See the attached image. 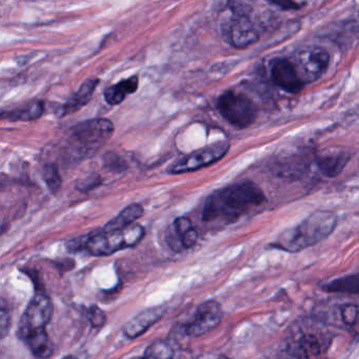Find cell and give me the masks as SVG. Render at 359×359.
Wrapping results in <instances>:
<instances>
[{
	"label": "cell",
	"instance_id": "cell-1",
	"mask_svg": "<svg viewBox=\"0 0 359 359\" xmlns=\"http://www.w3.org/2000/svg\"><path fill=\"white\" fill-rule=\"evenodd\" d=\"M264 201L266 197L262 189L252 182L231 184L208 197L203 205V219L230 224Z\"/></svg>",
	"mask_w": 359,
	"mask_h": 359
},
{
	"label": "cell",
	"instance_id": "cell-2",
	"mask_svg": "<svg viewBox=\"0 0 359 359\" xmlns=\"http://www.w3.org/2000/svg\"><path fill=\"white\" fill-rule=\"evenodd\" d=\"M337 217L330 211H316L302 224L285 231L274 243V249L296 253L325 241L335 230Z\"/></svg>",
	"mask_w": 359,
	"mask_h": 359
},
{
	"label": "cell",
	"instance_id": "cell-3",
	"mask_svg": "<svg viewBox=\"0 0 359 359\" xmlns=\"http://www.w3.org/2000/svg\"><path fill=\"white\" fill-rule=\"evenodd\" d=\"M144 229L140 224H133L129 228L113 232L95 233L71 241L75 250H85L92 256L112 255L121 250L135 247L144 236Z\"/></svg>",
	"mask_w": 359,
	"mask_h": 359
},
{
	"label": "cell",
	"instance_id": "cell-4",
	"mask_svg": "<svg viewBox=\"0 0 359 359\" xmlns=\"http://www.w3.org/2000/svg\"><path fill=\"white\" fill-rule=\"evenodd\" d=\"M230 12L222 22V33L226 43L237 49H243L255 43L259 37L256 22L250 14L249 8L243 4H228Z\"/></svg>",
	"mask_w": 359,
	"mask_h": 359
},
{
	"label": "cell",
	"instance_id": "cell-5",
	"mask_svg": "<svg viewBox=\"0 0 359 359\" xmlns=\"http://www.w3.org/2000/svg\"><path fill=\"white\" fill-rule=\"evenodd\" d=\"M114 133V125L106 118L81 121L71 129L69 142L74 150L83 155L100 150Z\"/></svg>",
	"mask_w": 359,
	"mask_h": 359
},
{
	"label": "cell",
	"instance_id": "cell-6",
	"mask_svg": "<svg viewBox=\"0 0 359 359\" xmlns=\"http://www.w3.org/2000/svg\"><path fill=\"white\" fill-rule=\"evenodd\" d=\"M217 110L224 121L237 129L250 127L256 119V107L247 95L224 92L217 100Z\"/></svg>",
	"mask_w": 359,
	"mask_h": 359
},
{
	"label": "cell",
	"instance_id": "cell-7",
	"mask_svg": "<svg viewBox=\"0 0 359 359\" xmlns=\"http://www.w3.org/2000/svg\"><path fill=\"white\" fill-rule=\"evenodd\" d=\"M229 149H230V144L228 142H216L212 146L199 149V150L194 151L182 158L174 161L168 169V173H189V172L197 171L201 168L209 167L216 161H220L222 157L226 156Z\"/></svg>",
	"mask_w": 359,
	"mask_h": 359
},
{
	"label": "cell",
	"instance_id": "cell-8",
	"mask_svg": "<svg viewBox=\"0 0 359 359\" xmlns=\"http://www.w3.org/2000/svg\"><path fill=\"white\" fill-rule=\"evenodd\" d=\"M52 314L53 306L49 296L43 292H37L29 302L20 319L18 331V337L22 338L29 332L35 330L46 329L51 320Z\"/></svg>",
	"mask_w": 359,
	"mask_h": 359
},
{
	"label": "cell",
	"instance_id": "cell-9",
	"mask_svg": "<svg viewBox=\"0 0 359 359\" xmlns=\"http://www.w3.org/2000/svg\"><path fill=\"white\" fill-rule=\"evenodd\" d=\"M224 318V311L219 302L208 300L195 311L192 319L184 325V335L198 337L215 329Z\"/></svg>",
	"mask_w": 359,
	"mask_h": 359
},
{
	"label": "cell",
	"instance_id": "cell-10",
	"mask_svg": "<svg viewBox=\"0 0 359 359\" xmlns=\"http://www.w3.org/2000/svg\"><path fill=\"white\" fill-rule=\"evenodd\" d=\"M330 55L320 48H309L296 54L295 65L304 83L317 81L329 66Z\"/></svg>",
	"mask_w": 359,
	"mask_h": 359
},
{
	"label": "cell",
	"instance_id": "cell-11",
	"mask_svg": "<svg viewBox=\"0 0 359 359\" xmlns=\"http://www.w3.org/2000/svg\"><path fill=\"white\" fill-rule=\"evenodd\" d=\"M271 76L274 83L287 93H299L306 86L295 65L285 58H277L272 62Z\"/></svg>",
	"mask_w": 359,
	"mask_h": 359
},
{
	"label": "cell",
	"instance_id": "cell-12",
	"mask_svg": "<svg viewBox=\"0 0 359 359\" xmlns=\"http://www.w3.org/2000/svg\"><path fill=\"white\" fill-rule=\"evenodd\" d=\"M323 340L314 333L298 332L290 338L287 350L296 358H309L313 355H318L325 348Z\"/></svg>",
	"mask_w": 359,
	"mask_h": 359
},
{
	"label": "cell",
	"instance_id": "cell-13",
	"mask_svg": "<svg viewBox=\"0 0 359 359\" xmlns=\"http://www.w3.org/2000/svg\"><path fill=\"white\" fill-rule=\"evenodd\" d=\"M163 313H165V309L161 306L142 311L125 325L123 333L130 339L140 337L163 317Z\"/></svg>",
	"mask_w": 359,
	"mask_h": 359
},
{
	"label": "cell",
	"instance_id": "cell-14",
	"mask_svg": "<svg viewBox=\"0 0 359 359\" xmlns=\"http://www.w3.org/2000/svg\"><path fill=\"white\" fill-rule=\"evenodd\" d=\"M100 83L98 79H89L79 87V89L74 94L70 96L66 104L60 108L58 116L64 117L66 115L73 114L81 110L86 104H89Z\"/></svg>",
	"mask_w": 359,
	"mask_h": 359
},
{
	"label": "cell",
	"instance_id": "cell-15",
	"mask_svg": "<svg viewBox=\"0 0 359 359\" xmlns=\"http://www.w3.org/2000/svg\"><path fill=\"white\" fill-rule=\"evenodd\" d=\"M20 339L26 344L31 353L37 358L47 359L53 355V344L46 329L29 332Z\"/></svg>",
	"mask_w": 359,
	"mask_h": 359
},
{
	"label": "cell",
	"instance_id": "cell-16",
	"mask_svg": "<svg viewBox=\"0 0 359 359\" xmlns=\"http://www.w3.org/2000/svg\"><path fill=\"white\" fill-rule=\"evenodd\" d=\"M350 161L348 153L342 151H327L319 155L317 165L323 175L327 177H336L341 173L346 163Z\"/></svg>",
	"mask_w": 359,
	"mask_h": 359
},
{
	"label": "cell",
	"instance_id": "cell-17",
	"mask_svg": "<svg viewBox=\"0 0 359 359\" xmlns=\"http://www.w3.org/2000/svg\"><path fill=\"white\" fill-rule=\"evenodd\" d=\"M140 86L138 76H131L130 79H123L111 87L107 88L104 96L107 104L110 106H117L121 104L130 94L135 93Z\"/></svg>",
	"mask_w": 359,
	"mask_h": 359
},
{
	"label": "cell",
	"instance_id": "cell-18",
	"mask_svg": "<svg viewBox=\"0 0 359 359\" xmlns=\"http://www.w3.org/2000/svg\"><path fill=\"white\" fill-rule=\"evenodd\" d=\"M144 215V208L140 203H132L123 210L116 217L108 222L104 226V232L121 231L135 224V222Z\"/></svg>",
	"mask_w": 359,
	"mask_h": 359
},
{
	"label": "cell",
	"instance_id": "cell-19",
	"mask_svg": "<svg viewBox=\"0 0 359 359\" xmlns=\"http://www.w3.org/2000/svg\"><path fill=\"white\" fill-rule=\"evenodd\" d=\"M323 291L329 292V293L359 295V273L333 279V280L323 285Z\"/></svg>",
	"mask_w": 359,
	"mask_h": 359
},
{
	"label": "cell",
	"instance_id": "cell-20",
	"mask_svg": "<svg viewBox=\"0 0 359 359\" xmlns=\"http://www.w3.org/2000/svg\"><path fill=\"white\" fill-rule=\"evenodd\" d=\"M45 104L43 102H31L20 109L3 113V118L10 121H36L43 115Z\"/></svg>",
	"mask_w": 359,
	"mask_h": 359
},
{
	"label": "cell",
	"instance_id": "cell-21",
	"mask_svg": "<svg viewBox=\"0 0 359 359\" xmlns=\"http://www.w3.org/2000/svg\"><path fill=\"white\" fill-rule=\"evenodd\" d=\"M340 323L350 333L359 336V306L344 304L339 308Z\"/></svg>",
	"mask_w": 359,
	"mask_h": 359
},
{
	"label": "cell",
	"instance_id": "cell-22",
	"mask_svg": "<svg viewBox=\"0 0 359 359\" xmlns=\"http://www.w3.org/2000/svg\"><path fill=\"white\" fill-rule=\"evenodd\" d=\"M144 359H174V350L167 341L157 340L144 351Z\"/></svg>",
	"mask_w": 359,
	"mask_h": 359
},
{
	"label": "cell",
	"instance_id": "cell-23",
	"mask_svg": "<svg viewBox=\"0 0 359 359\" xmlns=\"http://www.w3.org/2000/svg\"><path fill=\"white\" fill-rule=\"evenodd\" d=\"M43 178L52 194L55 195L60 192L62 186V180L57 167L54 163H49L43 167Z\"/></svg>",
	"mask_w": 359,
	"mask_h": 359
},
{
	"label": "cell",
	"instance_id": "cell-24",
	"mask_svg": "<svg viewBox=\"0 0 359 359\" xmlns=\"http://www.w3.org/2000/svg\"><path fill=\"white\" fill-rule=\"evenodd\" d=\"M104 165L109 171L114 172V173H121L128 168L125 159L113 152L106 153L104 155Z\"/></svg>",
	"mask_w": 359,
	"mask_h": 359
},
{
	"label": "cell",
	"instance_id": "cell-25",
	"mask_svg": "<svg viewBox=\"0 0 359 359\" xmlns=\"http://www.w3.org/2000/svg\"><path fill=\"white\" fill-rule=\"evenodd\" d=\"M102 180L98 174L92 173L90 175L86 176L83 180H79L76 182L75 188L79 191V192H90V191L94 190L102 184Z\"/></svg>",
	"mask_w": 359,
	"mask_h": 359
},
{
	"label": "cell",
	"instance_id": "cell-26",
	"mask_svg": "<svg viewBox=\"0 0 359 359\" xmlns=\"http://www.w3.org/2000/svg\"><path fill=\"white\" fill-rule=\"evenodd\" d=\"M86 317L91 323L93 327H102L106 323L107 316L102 309L97 306H91L90 308L86 309Z\"/></svg>",
	"mask_w": 359,
	"mask_h": 359
},
{
	"label": "cell",
	"instance_id": "cell-27",
	"mask_svg": "<svg viewBox=\"0 0 359 359\" xmlns=\"http://www.w3.org/2000/svg\"><path fill=\"white\" fill-rule=\"evenodd\" d=\"M194 228V226L192 224V222H191L189 218L187 217H178L174 220L173 222V230L174 234H175V238L177 239L178 243H180V247H182V243H180V238L184 236L186 233H188L191 229Z\"/></svg>",
	"mask_w": 359,
	"mask_h": 359
},
{
	"label": "cell",
	"instance_id": "cell-28",
	"mask_svg": "<svg viewBox=\"0 0 359 359\" xmlns=\"http://www.w3.org/2000/svg\"><path fill=\"white\" fill-rule=\"evenodd\" d=\"M0 325H1V337L5 338L9 333L10 325H11V314H10L9 308L6 304L5 299L1 302V318H0Z\"/></svg>",
	"mask_w": 359,
	"mask_h": 359
},
{
	"label": "cell",
	"instance_id": "cell-29",
	"mask_svg": "<svg viewBox=\"0 0 359 359\" xmlns=\"http://www.w3.org/2000/svg\"><path fill=\"white\" fill-rule=\"evenodd\" d=\"M197 241H198V232L196 229L193 228L180 238V243L184 249H190L196 245Z\"/></svg>",
	"mask_w": 359,
	"mask_h": 359
},
{
	"label": "cell",
	"instance_id": "cell-30",
	"mask_svg": "<svg viewBox=\"0 0 359 359\" xmlns=\"http://www.w3.org/2000/svg\"><path fill=\"white\" fill-rule=\"evenodd\" d=\"M273 5L279 6V7H285V5L289 6L287 9H300V5L296 3H273Z\"/></svg>",
	"mask_w": 359,
	"mask_h": 359
},
{
	"label": "cell",
	"instance_id": "cell-31",
	"mask_svg": "<svg viewBox=\"0 0 359 359\" xmlns=\"http://www.w3.org/2000/svg\"><path fill=\"white\" fill-rule=\"evenodd\" d=\"M199 359H230L228 358V357L224 356V355L218 354V355H214V354H209V355H203V356H201Z\"/></svg>",
	"mask_w": 359,
	"mask_h": 359
},
{
	"label": "cell",
	"instance_id": "cell-32",
	"mask_svg": "<svg viewBox=\"0 0 359 359\" xmlns=\"http://www.w3.org/2000/svg\"><path fill=\"white\" fill-rule=\"evenodd\" d=\"M64 359H77V358H75L74 356H67V357H65Z\"/></svg>",
	"mask_w": 359,
	"mask_h": 359
},
{
	"label": "cell",
	"instance_id": "cell-33",
	"mask_svg": "<svg viewBox=\"0 0 359 359\" xmlns=\"http://www.w3.org/2000/svg\"><path fill=\"white\" fill-rule=\"evenodd\" d=\"M132 359H144V357H134V358Z\"/></svg>",
	"mask_w": 359,
	"mask_h": 359
}]
</instances>
